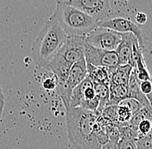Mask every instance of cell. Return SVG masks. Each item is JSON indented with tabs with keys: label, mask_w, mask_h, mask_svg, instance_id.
<instances>
[{
	"label": "cell",
	"mask_w": 152,
	"mask_h": 149,
	"mask_svg": "<svg viewBox=\"0 0 152 149\" xmlns=\"http://www.w3.org/2000/svg\"><path fill=\"white\" fill-rule=\"evenodd\" d=\"M98 116L81 108L66 109L67 134L75 149H102L97 139Z\"/></svg>",
	"instance_id": "cell-1"
},
{
	"label": "cell",
	"mask_w": 152,
	"mask_h": 149,
	"mask_svg": "<svg viewBox=\"0 0 152 149\" xmlns=\"http://www.w3.org/2000/svg\"><path fill=\"white\" fill-rule=\"evenodd\" d=\"M67 36L56 22L48 19L31 47L32 58L41 68H48L52 59L66 41Z\"/></svg>",
	"instance_id": "cell-2"
},
{
	"label": "cell",
	"mask_w": 152,
	"mask_h": 149,
	"mask_svg": "<svg viewBox=\"0 0 152 149\" xmlns=\"http://www.w3.org/2000/svg\"><path fill=\"white\" fill-rule=\"evenodd\" d=\"M49 19L56 22L67 36H86L98 27L94 19L65 1H57L56 9Z\"/></svg>",
	"instance_id": "cell-3"
},
{
	"label": "cell",
	"mask_w": 152,
	"mask_h": 149,
	"mask_svg": "<svg viewBox=\"0 0 152 149\" xmlns=\"http://www.w3.org/2000/svg\"><path fill=\"white\" fill-rule=\"evenodd\" d=\"M85 36H67L66 41L50 61L47 69L56 78L57 85L65 83L72 66L84 55Z\"/></svg>",
	"instance_id": "cell-4"
},
{
	"label": "cell",
	"mask_w": 152,
	"mask_h": 149,
	"mask_svg": "<svg viewBox=\"0 0 152 149\" xmlns=\"http://www.w3.org/2000/svg\"><path fill=\"white\" fill-rule=\"evenodd\" d=\"M66 4L81 10L99 23L115 17L108 0H67Z\"/></svg>",
	"instance_id": "cell-5"
},
{
	"label": "cell",
	"mask_w": 152,
	"mask_h": 149,
	"mask_svg": "<svg viewBox=\"0 0 152 149\" xmlns=\"http://www.w3.org/2000/svg\"><path fill=\"white\" fill-rule=\"evenodd\" d=\"M87 77V71H86V62L85 60L84 55L76 62L75 65L70 69L67 78L65 83L60 85H57V94L61 98L62 102L65 105V108L67 106L70 97L73 90L77 85L80 84Z\"/></svg>",
	"instance_id": "cell-6"
},
{
	"label": "cell",
	"mask_w": 152,
	"mask_h": 149,
	"mask_svg": "<svg viewBox=\"0 0 152 149\" xmlns=\"http://www.w3.org/2000/svg\"><path fill=\"white\" fill-rule=\"evenodd\" d=\"M120 41V33L101 27H97L85 36L86 44L106 51H116Z\"/></svg>",
	"instance_id": "cell-7"
},
{
	"label": "cell",
	"mask_w": 152,
	"mask_h": 149,
	"mask_svg": "<svg viewBox=\"0 0 152 149\" xmlns=\"http://www.w3.org/2000/svg\"><path fill=\"white\" fill-rule=\"evenodd\" d=\"M84 58L86 64L114 69L119 65L118 58L115 51H106L84 43Z\"/></svg>",
	"instance_id": "cell-8"
},
{
	"label": "cell",
	"mask_w": 152,
	"mask_h": 149,
	"mask_svg": "<svg viewBox=\"0 0 152 149\" xmlns=\"http://www.w3.org/2000/svg\"><path fill=\"white\" fill-rule=\"evenodd\" d=\"M98 27L108 28L120 34L132 33L137 39L138 44L141 48L144 45V39L141 28L129 19L120 17H115L113 18L107 19L105 21L99 23Z\"/></svg>",
	"instance_id": "cell-9"
},
{
	"label": "cell",
	"mask_w": 152,
	"mask_h": 149,
	"mask_svg": "<svg viewBox=\"0 0 152 149\" xmlns=\"http://www.w3.org/2000/svg\"><path fill=\"white\" fill-rule=\"evenodd\" d=\"M138 45L137 39L132 33L121 34L120 43L115 51L118 58L119 65H131L134 68L133 54L135 47Z\"/></svg>",
	"instance_id": "cell-10"
},
{
	"label": "cell",
	"mask_w": 152,
	"mask_h": 149,
	"mask_svg": "<svg viewBox=\"0 0 152 149\" xmlns=\"http://www.w3.org/2000/svg\"><path fill=\"white\" fill-rule=\"evenodd\" d=\"M113 70V69L86 64L87 76L91 78L93 83H101L109 85L111 82V75Z\"/></svg>",
	"instance_id": "cell-11"
},
{
	"label": "cell",
	"mask_w": 152,
	"mask_h": 149,
	"mask_svg": "<svg viewBox=\"0 0 152 149\" xmlns=\"http://www.w3.org/2000/svg\"><path fill=\"white\" fill-rule=\"evenodd\" d=\"M128 92H129V98H133L139 102L142 106H150V102H148L147 98L143 96L140 90V81L138 80L135 69L133 68L131 73L129 82H128Z\"/></svg>",
	"instance_id": "cell-12"
},
{
	"label": "cell",
	"mask_w": 152,
	"mask_h": 149,
	"mask_svg": "<svg viewBox=\"0 0 152 149\" xmlns=\"http://www.w3.org/2000/svg\"><path fill=\"white\" fill-rule=\"evenodd\" d=\"M129 98L127 85H121L114 83L109 84V101L108 105H118L119 102Z\"/></svg>",
	"instance_id": "cell-13"
},
{
	"label": "cell",
	"mask_w": 152,
	"mask_h": 149,
	"mask_svg": "<svg viewBox=\"0 0 152 149\" xmlns=\"http://www.w3.org/2000/svg\"><path fill=\"white\" fill-rule=\"evenodd\" d=\"M133 67L131 65H118L113 70L111 75V82L121 85H127Z\"/></svg>",
	"instance_id": "cell-14"
},
{
	"label": "cell",
	"mask_w": 152,
	"mask_h": 149,
	"mask_svg": "<svg viewBox=\"0 0 152 149\" xmlns=\"http://www.w3.org/2000/svg\"><path fill=\"white\" fill-rule=\"evenodd\" d=\"M95 93L99 99V108L96 113L99 114L102 112L104 108L108 105L109 101V85L101 83H94Z\"/></svg>",
	"instance_id": "cell-15"
},
{
	"label": "cell",
	"mask_w": 152,
	"mask_h": 149,
	"mask_svg": "<svg viewBox=\"0 0 152 149\" xmlns=\"http://www.w3.org/2000/svg\"><path fill=\"white\" fill-rule=\"evenodd\" d=\"M132 117L131 110L123 105H118L117 108V127L128 126L129 122Z\"/></svg>",
	"instance_id": "cell-16"
},
{
	"label": "cell",
	"mask_w": 152,
	"mask_h": 149,
	"mask_svg": "<svg viewBox=\"0 0 152 149\" xmlns=\"http://www.w3.org/2000/svg\"><path fill=\"white\" fill-rule=\"evenodd\" d=\"M102 149H137L134 140L131 139H119L118 143L108 141Z\"/></svg>",
	"instance_id": "cell-17"
},
{
	"label": "cell",
	"mask_w": 152,
	"mask_h": 149,
	"mask_svg": "<svg viewBox=\"0 0 152 149\" xmlns=\"http://www.w3.org/2000/svg\"><path fill=\"white\" fill-rule=\"evenodd\" d=\"M134 142L137 149H152V129L148 134L136 139Z\"/></svg>",
	"instance_id": "cell-18"
},
{
	"label": "cell",
	"mask_w": 152,
	"mask_h": 149,
	"mask_svg": "<svg viewBox=\"0 0 152 149\" xmlns=\"http://www.w3.org/2000/svg\"><path fill=\"white\" fill-rule=\"evenodd\" d=\"M118 105H123V106L127 107L131 110L132 116L137 114L143 107L140 102H137V100H135L133 98H126L121 102H119Z\"/></svg>",
	"instance_id": "cell-19"
},
{
	"label": "cell",
	"mask_w": 152,
	"mask_h": 149,
	"mask_svg": "<svg viewBox=\"0 0 152 149\" xmlns=\"http://www.w3.org/2000/svg\"><path fill=\"white\" fill-rule=\"evenodd\" d=\"M140 90L152 106V78L150 80L140 82Z\"/></svg>",
	"instance_id": "cell-20"
},
{
	"label": "cell",
	"mask_w": 152,
	"mask_h": 149,
	"mask_svg": "<svg viewBox=\"0 0 152 149\" xmlns=\"http://www.w3.org/2000/svg\"><path fill=\"white\" fill-rule=\"evenodd\" d=\"M152 129V121L149 120H143L140 121L138 126H137V134L138 137H142L145 136L146 134H148Z\"/></svg>",
	"instance_id": "cell-21"
},
{
	"label": "cell",
	"mask_w": 152,
	"mask_h": 149,
	"mask_svg": "<svg viewBox=\"0 0 152 149\" xmlns=\"http://www.w3.org/2000/svg\"><path fill=\"white\" fill-rule=\"evenodd\" d=\"M42 84L46 91H54L56 89L58 83H57L56 78L53 74V77H48L44 78Z\"/></svg>",
	"instance_id": "cell-22"
},
{
	"label": "cell",
	"mask_w": 152,
	"mask_h": 149,
	"mask_svg": "<svg viewBox=\"0 0 152 149\" xmlns=\"http://www.w3.org/2000/svg\"><path fill=\"white\" fill-rule=\"evenodd\" d=\"M135 20L139 24H144L147 22V15L142 12H138L135 16Z\"/></svg>",
	"instance_id": "cell-23"
},
{
	"label": "cell",
	"mask_w": 152,
	"mask_h": 149,
	"mask_svg": "<svg viewBox=\"0 0 152 149\" xmlns=\"http://www.w3.org/2000/svg\"><path fill=\"white\" fill-rule=\"evenodd\" d=\"M4 102H5L4 94L3 92L2 87L0 85V121H1V119H2L3 112H4Z\"/></svg>",
	"instance_id": "cell-24"
}]
</instances>
